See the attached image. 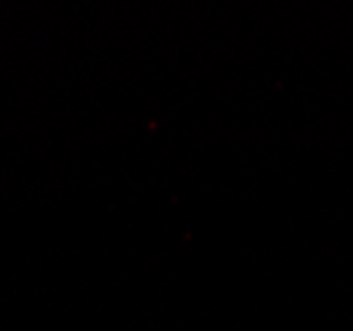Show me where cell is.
Returning a JSON list of instances; mask_svg holds the SVG:
<instances>
[]
</instances>
